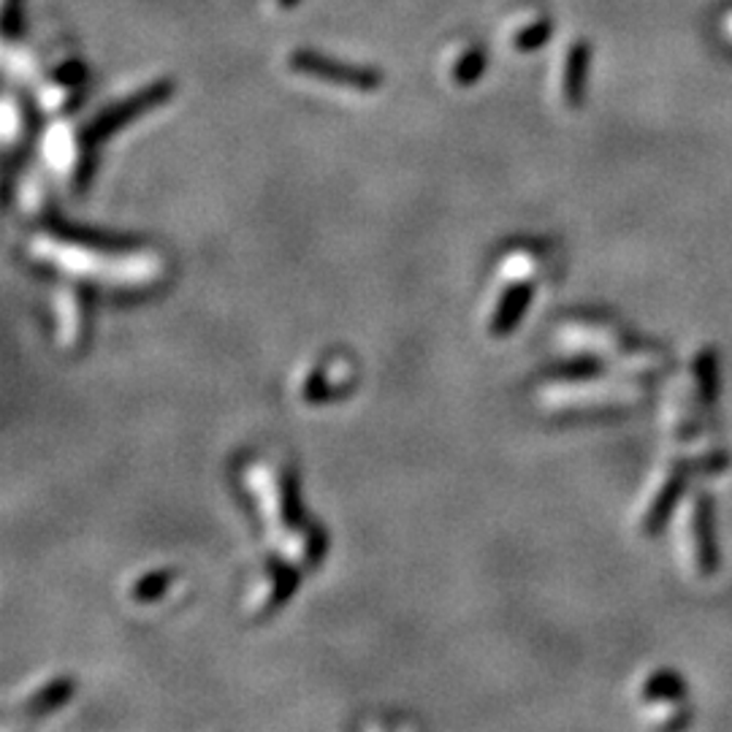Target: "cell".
I'll list each match as a JSON object with an SVG mask.
<instances>
[{
    "instance_id": "cell-6",
    "label": "cell",
    "mask_w": 732,
    "mask_h": 732,
    "mask_svg": "<svg viewBox=\"0 0 732 732\" xmlns=\"http://www.w3.org/2000/svg\"><path fill=\"white\" fill-rule=\"evenodd\" d=\"M169 572H152V575H145L134 588L136 599H158L163 594V588L169 586Z\"/></svg>"
},
{
    "instance_id": "cell-4",
    "label": "cell",
    "mask_w": 732,
    "mask_h": 732,
    "mask_svg": "<svg viewBox=\"0 0 732 732\" xmlns=\"http://www.w3.org/2000/svg\"><path fill=\"white\" fill-rule=\"evenodd\" d=\"M532 288L530 285H516V288L505 290L503 301L497 305L492 315V332L494 334H508L510 328L519 323V318L524 315L526 305H530Z\"/></svg>"
},
{
    "instance_id": "cell-3",
    "label": "cell",
    "mask_w": 732,
    "mask_h": 732,
    "mask_svg": "<svg viewBox=\"0 0 732 732\" xmlns=\"http://www.w3.org/2000/svg\"><path fill=\"white\" fill-rule=\"evenodd\" d=\"M60 328H63V345H79L85 337V301L76 288H63L58 296Z\"/></svg>"
},
{
    "instance_id": "cell-1",
    "label": "cell",
    "mask_w": 732,
    "mask_h": 732,
    "mask_svg": "<svg viewBox=\"0 0 732 732\" xmlns=\"http://www.w3.org/2000/svg\"><path fill=\"white\" fill-rule=\"evenodd\" d=\"M33 256L60 272L82 274V277L101 280L107 285H125V288L152 283L161 272V263L156 256L150 258V252H112L90 241L52 234H44L33 241Z\"/></svg>"
},
{
    "instance_id": "cell-2",
    "label": "cell",
    "mask_w": 732,
    "mask_h": 732,
    "mask_svg": "<svg viewBox=\"0 0 732 732\" xmlns=\"http://www.w3.org/2000/svg\"><path fill=\"white\" fill-rule=\"evenodd\" d=\"M247 483L261 505L269 532L277 541L280 550L288 556V561H305V564L318 561L326 543H323L321 532L307 524L294 481L266 464H252L247 470Z\"/></svg>"
},
{
    "instance_id": "cell-5",
    "label": "cell",
    "mask_w": 732,
    "mask_h": 732,
    "mask_svg": "<svg viewBox=\"0 0 732 732\" xmlns=\"http://www.w3.org/2000/svg\"><path fill=\"white\" fill-rule=\"evenodd\" d=\"M71 695H74V684H71L69 679H58L52 681V684L41 686V692H36V695L30 697L27 708H30V714H47L52 711V708L63 706Z\"/></svg>"
}]
</instances>
